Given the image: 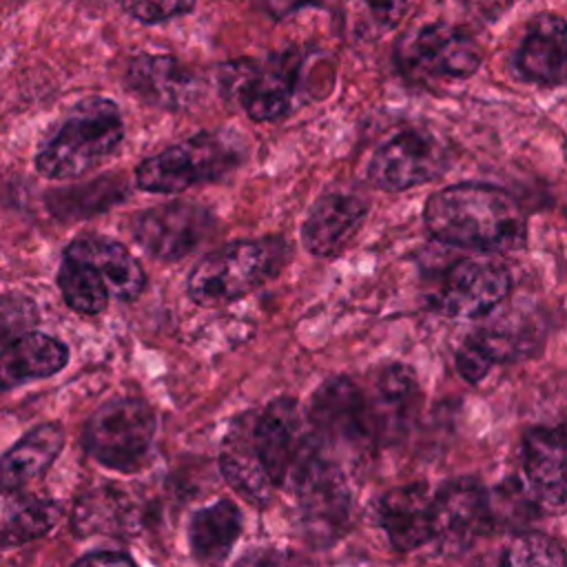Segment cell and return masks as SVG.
<instances>
[{
    "mask_svg": "<svg viewBox=\"0 0 567 567\" xmlns=\"http://www.w3.org/2000/svg\"><path fill=\"white\" fill-rule=\"evenodd\" d=\"M423 219L439 241L483 252H512L527 239L520 204L487 184H454L432 193Z\"/></svg>",
    "mask_w": 567,
    "mask_h": 567,
    "instance_id": "cell-1",
    "label": "cell"
},
{
    "mask_svg": "<svg viewBox=\"0 0 567 567\" xmlns=\"http://www.w3.org/2000/svg\"><path fill=\"white\" fill-rule=\"evenodd\" d=\"M124 137L120 109L109 97L78 102L35 153V168L47 179H78L115 153Z\"/></svg>",
    "mask_w": 567,
    "mask_h": 567,
    "instance_id": "cell-2",
    "label": "cell"
},
{
    "mask_svg": "<svg viewBox=\"0 0 567 567\" xmlns=\"http://www.w3.org/2000/svg\"><path fill=\"white\" fill-rule=\"evenodd\" d=\"M288 255L290 248L281 237L226 244L195 264L188 275V297L197 306L235 301L272 279Z\"/></svg>",
    "mask_w": 567,
    "mask_h": 567,
    "instance_id": "cell-3",
    "label": "cell"
},
{
    "mask_svg": "<svg viewBox=\"0 0 567 567\" xmlns=\"http://www.w3.org/2000/svg\"><path fill=\"white\" fill-rule=\"evenodd\" d=\"M308 430L315 450L330 461L359 454L377 441L368 396L348 377L323 381L308 408Z\"/></svg>",
    "mask_w": 567,
    "mask_h": 567,
    "instance_id": "cell-4",
    "label": "cell"
},
{
    "mask_svg": "<svg viewBox=\"0 0 567 567\" xmlns=\"http://www.w3.org/2000/svg\"><path fill=\"white\" fill-rule=\"evenodd\" d=\"M394 60L412 82L465 80L478 71L483 51L465 29L432 22L408 29L396 42Z\"/></svg>",
    "mask_w": 567,
    "mask_h": 567,
    "instance_id": "cell-5",
    "label": "cell"
},
{
    "mask_svg": "<svg viewBox=\"0 0 567 567\" xmlns=\"http://www.w3.org/2000/svg\"><path fill=\"white\" fill-rule=\"evenodd\" d=\"M237 151L221 137L197 133L146 157L135 171V184L148 193H179L221 179L237 166Z\"/></svg>",
    "mask_w": 567,
    "mask_h": 567,
    "instance_id": "cell-6",
    "label": "cell"
},
{
    "mask_svg": "<svg viewBox=\"0 0 567 567\" xmlns=\"http://www.w3.org/2000/svg\"><path fill=\"white\" fill-rule=\"evenodd\" d=\"M292 483L308 540L319 547L334 543L348 527L352 505L341 465L319 454L312 445L297 467Z\"/></svg>",
    "mask_w": 567,
    "mask_h": 567,
    "instance_id": "cell-7",
    "label": "cell"
},
{
    "mask_svg": "<svg viewBox=\"0 0 567 567\" xmlns=\"http://www.w3.org/2000/svg\"><path fill=\"white\" fill-rule=\"evenodd\" d=\"M297 71L299 60L292 51L272 55L268 62L230 60L219 69V86L250 120L275 122L290 111Z\"/></svg>",
    "mask_w": 567,
    "mask_h": 567,
    "instance_id": "cell-8",
    "label": "cell"
},
{
    "mask_svg": "<svg viewBox=\"0 0 567 567\" xmlns=\"http://www.w3.org/2000/svg\"><path fill=\"white\" fill-rule=\"evenodd\" d=\"M155 434L153 410L142 399L104 403L84 427L86 452L106 467L131 472L151 450Z\"/></svg>",
    "mask_w": 567,
    "mask_h": 567,
    "instance_id": "cell-9",
    "label": "cell"
},
{
    "mask_svg": "<svg viewBox=\"0 0 567 567\" xmlns=\"http://www.w3.org/2000/svg\"><path fill=\"white\" fill-rule=\"evenodd\" d=\"M450 151L425 131H405L390 137L372 155L370 182L381 190H408L434 182L447 171Z\"/></svg>",
    "mask_w": 567,
    "mask_h": 567,
    "instance_id": "cell-10",
    "label": "cell"
},
{
    "mask_svg": "<svg viewBox=\"0 0 567 567\" xmlns=\"http://www.w3.org/2000/svg\"><path fill=\"white\" fill-rule=\"evenodd\" d=\"M494 527L489 492L474 478H452L432 496V540L463 551Z\"/></svg>",
    "mask_w": 567,
    "mask_h": 567,
    "instance_id": "cell-11",
    "label": "cell"
},
{
    "mask_svg": "<svg viewBox=\"0 0 567 567\" xmlns=\"http://www.w3.org/2000/svg\"><path fill=\"white\" fill-rule=\"evenodd\" d=\"M213 228L210 210L195 202L175 199L144 210L133 224V237L146 255L159 261H177L193 252Z\"/></svg>",
    "mask_w": 567,
    "mask_h": 567,
    "instance_id": "cell-12",
    "label": "cell"
},
{
    "mask_svg": "<svg viewBox=\"0 0 567 567\" xmlns=\"http://www.w3.org/2000/svg\"><path fill=\"white\" fill-rule=\"evenodd\" d=\"M252 436L275 487L292 481L297 467L312 450L310 430L292 399H275L264 412L255 414Z\"/></svg>",
    "mask_w": 567,
    "mask_h": 567,
    "instance_id": "cell-13",
    "label": "cell"
},
{
    "mask_svg": "<svg viewBox=\"0 0 567 567\" xmlns=\"http://www.w3.org/2000/svg\"><path fill=\"white\" fill-rule=\"evenodd\" d=\"M509 288V272L496 259H461L445 272L434 306L452 319H478L489 315Z\"/></svg>",
    "mask_w": 567,
    "mask_h": 567,
    "instance_id": "cell-14",
    "label": "cell"
},
{
    "mask_svg": "<svg viewBox=\"0 0 567 567\" xmlns=\"http://www.w3.org/2000/svg\"><path fill=\"white\" fill-rule=\"evenodd\" d=\"M126 84L144 102L164 111H186L202 93L199 78L177 58L140 53L126 66Z\"/></svg>",
    "mask_w": 567,
    "mask_h": 567,
    "instance_id": "cell-15",
    "label": "cell"
},
{
    "mask_svg": "<svg viewBox=\"0 0 567 567\" xmlns=\"http://www.w3.org/2000/svg\"><path fill=\"white\" fill-rule=\"evenodd\" d=\"M525 483L543 505H567V427H534L523 441Z\"/></svg>",
    "mask_w": 567,
    "mask_h": 567,
    "instance_id": "cell-16",
    "label": "cell"
},
{
    "mask_svg": "<svg viewBox=\"0 0 567 567\" xmlns=\"http://www.w3.org/2000/svg\"><path fill=\"white\" fill-rule=\"evenodd\" d=\"M368 206L361 197L348 193L321 195L301 228V239L315 257H334L357 235L365 219Z\"/></svg>",
    "mask_w": 567,
    "mask_h": 567,
    "instance_id": "cell-17",
    "label": "cell"
},
{
    "mask_svg": "<svg viewBox=\"0 0 567 567\" xmlns=\"http://www.w3.org/2000/svg\"><path fill=\"white\" fill-rule=\"evenodd\" d=\"M518 73L540 86L567 82V22L554 13H538L516 51Z\"/></svg>",
    "mask_w": 567,
    "mask_h": 567,
    "instance_id": "cell-18",
    "label": "cell"
},
{
    "mask_svg": "<svg viewBox=\"0 0 567 567\" xmlns=\"http://www.w3.org/2000/svg\"><path fill=\"white\" fill-rule=\"evenodd\" d=\"M62 257L89 264L100 272L109 292L122 301L140 297L146 286V275L128 248L111 237L84 233L66 244Z\"/></svg>",
    "mask_w": 567,
    "mask_h": 567,
    "instance_id": "cell-19",
    "label": "cell"
},
{
    "mask_svg": "<svg viewBox=\"0 0 567 567\" xmlns=\"http://www.w3.org/2000/svg\"><path fill=\"white\" fill-rule=\"evenodd\" d=\"M377 512L396 551H412L432 540V496L427 485L410 483L385 492Z\"/></svg>",
    "mask_w": 567,
    "mask_h": 567,
    "instance_id": "cell-20",
    "label": "cell"
},
{
    "mask_svg": "<svg viewBox=\"0 0 567 567\" xmlns=\"http://www.w3.org/2000/svg\"><path fill=\"white\" fill-rule=\"evenodd\" d=\"M244 414L226 434L219 452V467L228 485L252 505H266L272 496V481L255 447V414Z\"/></svg>",
    "mask_w": 567,
    "mask_h": 567,
    "instance_id": "cell-21",
    "label": "cell"
},
{
    "mask_svg": "<svg viewBox=\"0 0 567 567\" xmlns=\"http://www.w3.org/2000/svg\"><path fill=\"white\" fill-rule=\"evenodd\" d=\"M69 361V350L55 337L42 332L22 334L0 350V388L11 390L27 381L60 372Z\"/></svg>",
    "mask_w": 567,
    "mask_h": 567,
    "instance_id": "cell-22",
    "label": "cell"
},
{
    "mask_svg": "<svg viewBox=\"0 0 567 567\" xmlns=\"http://www.w3.org/2000/svg\"><path fill=\"white\" fill-rule=\"evenodd\" d=\"M416 396L419 383L408 365L392 363L377 377L374 396L368 399L377 441H390L403 432Z\"/></svg>",
    "mask_w": 567,
    "mask_h": 567,
    "instance_id": "cell-23",
    "label": "cell"
},
{
    "mask_svg": "<svg viewBox=\"0 0 567 567\" xmlns=\"http://www.w3.org/2000/svg\"><path fill=\"white\" fill-rule=\"evenodd\" d=\"M62 445L64 430L58 423H42L33 427L0 456V489H18L47 472Z\"/></svg>",
    "mask_w": 567,
    "mask_h": 567,
    "instance_id": "cell-24",
    "label": "cell"
},
{
    "mask_svg": "<svg viewBox=\"0 0 567 567\" xmlns=\"http://www.w3.org/2000/svg\"><path fill=\"white\" fill-rule=\"evenodd\" d=\"M241 534V514L235 503L217 501L199 509L188 529L195 558L204 567H219Z\"/></svg>",
    "mask_w": 567,
    "mask_h": 567,
    "instance_id": "cell-25",
    "label": "cell"
},
{
    "mask_svg": "<svg viewBox=\"0 0 567 567\" xmlns=\"http://www.w3.org/2000/svg\"><path fill=\"white\" fill-rule=\"evenodd\" d=\"M467 339L492 365L529 357L540 343L534 321L520 315H503L485 328L472 332Z\"/></svg>",
    "mask_w": 567,
    "mask_h": 567,
    "instance_id": "cell-26",
    "label": "cell"
},
{
    "mask_svg": "<svg viewBox=\"0 0 567 567\" xmlns=\"http://www.w3.org/2000/svg\"><path fill=\"white\" fill-rule=\"evenodd\" d=\"M133 503L115 487H97L84 494L73 509L78 534H122L133 527Z\"/></svg>",
    "mask_w": 567,
    "mask_h": 567,
    "instance_id": "cell-27",
    "label": "cell"
},
{
    "mask_svg": "<svg viewBox=\"0 0 567 567\" xmlns=\"http://www.w3.org/2000/svg\"><path fill=\"white\" fill-rule=\"evenodd\" d=\"M58 288L64 303L80 315H100L109 306V288L100 272L84 261L62 257L58 268Z\"/></svg>",
    "mask_w": 567,
    "mask_h": 567,
    "instance_id": "cell-28",
    "label": "cell"
},
{
    "mask_svg": "<svg viewBox=\"0 0 567 567\" xmlns=\"http://www.w3.org/2000/svg\"><path fill=\"white\" fill-rule=\"evenodd\" d=\"M501 567H567L563 547L545 534L523 532L501 554Z\"/></svg>",
    "mask_w": 567,
    "mask_h": 567,
    "instance_id": "cell-29",
    "label": "cell"
},
{
    "mask_svg": "<svg viewBox=\"0 0 567 567\" xmlns=\"http://www.w3.org/2000/svg\"><path fill=\"white\" fill-rule=\"evenodd\" d=\"M60 518V507L53 501H29L18 507L4 523L0 538L4 545H22L44 536Z\"/></svg>",
    "mask_w": 567,
    "mask_h": 567,
    "instance_id": "cell-30",
    "label": "cell"
},
{
    "mask_svg": "<svg viewBox=\"0 0 567 567\" xmlns=\"http://www.w3.org/2000/svg\"><path fill=\"white\" fill-rule=\"evenodd\" d=\"M38 323V306L33 299L20 292H9L0 297V341L9 343L29 334Z\"/></svg>",
    "mask_w": 567,
    "mask_h": 567,
    "instance_id": "cell-31",
    "label": "cell"
},
{
    "mask_svg": "<svg viewBox=\"0 0 567 567\" xmlns=\"http://www.w3.org/2000/svg\"><path fill=\"white\" fill-rule=\"evenodd\" d=\"M122 7L144 24H159L193 11L195 0H122Z\"/></svg>",
    "mask_w": 567,
    "mask_h": 567,
    "instance_id": "cell-32",
    "label": "cell"
},
{
    "mask_svg": "<svg viewBox=\"0 0 567 567\" xmlns=\"http://www.w3.org/2000/svg\"><path fill=\"white\" fill-rule=\"evenodd\" d=\"M370 13L381 27H394L414 0H365Z\"/></svg>",
    "mask_w": 567,
    "mask_h": 567,
    "instance_id": "cell-33",
    "label": "cell"
},
{
    "mask_svg": "<svg viewBox=\"0 0 567 567\" xmlns=\"http://www.w3.org/2000/svg\"><path fill=\"white\" fill-rule=\"evenodd\" d=\"M73 567H137L128 556L115 554V551H97L82 556L73 563Z\"/></svg>",
    "mask_w": 567,
    "mask_h": 567,
    "instance_id": "cell-34",
    "label": "cell"
},
{
    "mask_svg": "<svg viewBox=\"0 0 567 567\" xmlns=\"http://www.w3.org/2000/svg\"><path fill=\"white\" fill-rule=\"evenodd\" d=\"M266 567H286V565H266Z\"/></svg>",
    "mask_w": 567,
    "mask_h": 567,
    "instance_id": "cell-35",
    "label": "cell"
}]
</instances>
